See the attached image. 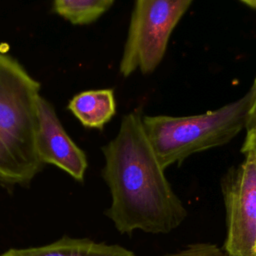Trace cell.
Instances as JSON below:
<instances>
[{"label": "cell", "mask_w": 256, "mask_h": 256, "mask_svg": "<svg viewBox=\"0 0 256 256\" xmlns=\"http://www.w3.org/2000/svg\"><path fill=\"white\" fill-rule=\"evenodd\" d=\"M255 254H256V244H255Z\"/></svg>", "instance_id": "14"}, {"label": "cell", "mask_w": 256, "mask_h": 256, "mask_svg": "<svg viewBox=\"0 0 256 256\" xmlns=\"http://www.w3.org/2000/svg\"><path fill=\"white\" fill-rule=\"evenodd\" d=\"M248 92L250 94V107L248 111L245 130L251 131L256 130V77Z\"/></svg>", "instance_id": "11"}, {"label": "cell", "mask_w": 256, "mask_h": 256, "mask_svg": "<svg viewBox=\"0 0 256 256\" xmlns=\"http://www.w3.org/2000/svg\"><path fill=\"white\" fill-rule=\"evenodd\" d=\"M36 148L42 163L55 165L76 181L83 182L87 157L67 134L51 103L42 96L38 104Z\"/></svg>", "instance_id": "6"}, {"label": "cell", "mask_w": 256, "mask_h": 256, "mask_svg": "<svg viewBox=\"0 0 256 256\" xmlns=\"http://www.w3.org/2000/svg\"><path fill=\"white\" fill-rule=\"evenodd\" d=\"M142 118L137 111L125 114L116 136L101 148L102 177L111 194L105 214L121 234H166L179 227L188 212L165 175Z\"/></svg>", "instance_id": "1"}, {"label": "cell", "mask_w": 256, "mask_h": 256, "mask_svg": "<svg viewBox=\"0 0 256 256\" xmlns=\"http://www.w3.org/2000/svg\"><path fill=\"white\" fill-rule=\"evenodd\" d=\"M113 4V0H56L52 8L74 25H87L99 19Z\"/></svg>", "instance_id": "9"}, {"label": "cell", "mask_w": 256, "mask_h": 256, "mask_svg": "<svg viewBox=\"0 0 256 256\" xmlns=\"http://www.w3.org/2000/svg\"><path fill=\"white\" fill-rule=\"evenodd\" d=\"M40 83L0 51V181L26 185L43 163L36 148Z\"/></svg>", "instance_id": "2"}, {"label": "cell", "mask_w": 256, "mask_h": 256, "mask_svg": "<svg viewBox=\"0 0 256 256\" xmlns=\"http://www.w3.org/2000/svg\"><path fill=\"white\" fill-rule=\"evenodd\" d=\"M69 111L86 128L102 130L116 114L113 89H94L76 94L68 103Z\"/></svg>", "instance_id": "8"}, {"label": "cell", "mask_w": 256, "mask_h": 256, "mask_svg": "<svg viewBox=\"0 0 256 256\" xmlns=\"http://www.w3.org/2000/svg\"><path fill=\"white\" fill-rule=\"evenodd\" d=\"M165 256H230L223 248L211 243H194Z\"/></svg>", "instance_id": "10"}, {"label": "cell", "mask_w": 256, "mask_h": 256, "mask_svg": "<svg viewBox=\"0 0 256 256\" xmlns=\"http://www.w3.org/2000/svg\"><path fill=\"white\" fill-rule=\"evenodd\" d=\"M244 156L221 179L227 228L223 249L230 256H256V153Z\"/></svg>", "instance_id": "5"}, {"label": "cell", "mask_w": 256, "mask_h": 256, "mask_svg": "<svg viewBox=\"0 0 256 256\" xmlns=\"http://www.w3.org/2000/svg\"><path fill=\"white\" fill-rule=\"evenodd\" d=\"M249 151H254L256 153V130L246 131V137L242 144L241 152L245 154Z\"/></svg>", "instance_id": "12"}, {"label": "cell", "mask_w": 256, "mask_h": 256, "mask_svg": "<svg viewBox=\"0 0 256 256\" xmlns=\"http://www.w3.org/2000/svg\"><path fill=\"white\" fill-rule=\"evenodd\" d=\"M0 256H136L133 251L117 244L99 243L87 238L63 236L39 247L9 249Z\"/></svg>", "instance_id": "7"}, {"label": "cell", "mask_w": 256, "mask_h": 256, "mask_svg": "<svg viewBox=\"0 0 256 256\" xmlns=\"http://www.w3.org/2000/svg\"><path fill=\"white\" fill-rule=\"evenodd\" d=\"M250 94L224 106L190 116H143V125L164 169L189 156L223 146L246 127Z\"/></svg>", "instance_id": "3"}, {"label": "cell", "mask_w": 256, "mask_h": 256, "mask_svg": "<svg viewBox=\"0 0 256 256\" xmlns=\"http://www.w3.org/2000/svg\"><path fill=\"white\" fill-rule=\"evenodd\" d=\"M242 4L248 6L249 8H252L256 10V0H241L240 1Z\"/></svg>", "instance_id": "13"}, {"label": "cell", "mask_w": 256, "mask_h": 256, "mask_svg": "<svg viewBox=\"0 0 256 256\" xmlns=\"http://www.w3.org/2000/svg\"><path fill=\"white\" fill-rule=\"evenodd\" d=\"M192 0H137L134 3L119 72L153 73L162 62L170 37Z\"/></svg>", "instance_id": "4"}]
</instances>
